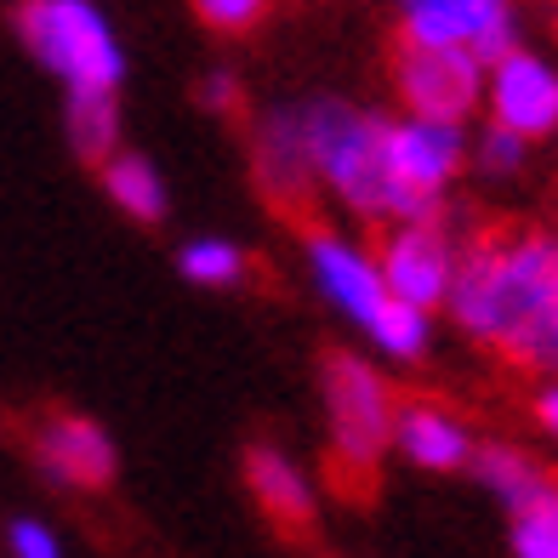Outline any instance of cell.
Masks as SVG:
<instances>
[{"mask_svg": "<svg viewBox=\"0 0 558 558\" xmlns=\"http://www.w3.org/2000/svg\"><path fill=\"white\" fill-rule=\"evenodd\" d=\"M302 155H308L314 189H331L353 217L365 222H439V199L411 194L388 166V120L348 109L337 97H314V104H291Z\"/></svg>", "mask_w": 558, "mask_h": 558, "instance_id": "obj_1", "label": "cell"}, {"mask_svg": "<svg viewBox=\"0 0 558 558\" xmlns=\"http://www.w3.org/2000/svg\"><path fill=\"white\" fill-rule=\"evenodd\" d=\"M558 296V245L530 228H490L456 257L445 308L468 337L507 342L519 325Z\"/></svg>", "mask_w": 558, "mask_h": 558, "instance_id": "obj_2", "label": "cell"}, {"mask_svg": "<svg viewBox=\"0 0 558 558\" xmlns=\"http://www.w3.org/2000/svg\"><path fill=\"white\" fill-rule=\"evenodd\" d=\"M17 35L46 74H58L69 92H120L125 52L114 23L97 0H23Z\"/></svg>", "mask_w": 558, "mask_h": 558, "instance_id": "obj_3", "label": "cell"}, {"mask_svg": "<svg viewBox=\"0 0 558 558\" xmlns=\"http://www.w3.org/2000/svg\"><path fill=\"white\" fill-rule=\"evenodd\" d=\"M308 268H314V286L331 296L383 353L416 360V353L427 348V314L411 308V302H399L383 286L376 257H365L360 245H348L342 234H308Z\"/></svg>", "mask_w": 558, "mask_h": 558, "instance_id": "obj_4", "label": "cell"}, {"mask_svg": "<svg viewBox=\"0 0 558 558\" xmlns=\"http://www.w3.org/2000/svg\"><path fill=\"white\" fill-rule=\"evenodd\" d=\"M325 411H331V450L348 473H371L393 445V393L360 353H325Z\"/></svg>", "mask_w": 558, "mask_h": 558, "instance_id": "obj_5", "label": "cell"}, {"mask_svg": "<svg viewBox=\"0 0 558 558\" xmlns=\"http://www.w3.org/2000/svg\"><path fill=\"white\" fill-rule=\"evenodd\" d=\"M393 92L416 120L462 125L485 97V63L462 46H393Z\"/></svg>", "mask_w": 558, "mask_h": 558, "instance_id": "obj_6", "label": "cell"}, {"mask_svg": "<svg viewBox=\"0 0 558 558\" xmlns=\"http://www.w3.org/2000/svg\"><path fill=\"white\" fill-rule=\"evenodd\" d=\"M399 40L411 46H462L478 63L513 52L519 17L513 0H399Z\"/></svg>", "mask_w": 558, "mask_h": 558, "instance_id": "obj_7", "label": "cell"}, {"mask_svg": "<svg viewBox=\"0 0 558 558\" xmlns=\"http://www.w3.org/2000/svg\"><path fill=\"white\" fill-rule=\"evenodd\" d=\"M376 274H383V286L399 302L434 314L445 302V291H450L456 251H450L439 222H393L388 240H383V257H376Z\"/></svg>", "mask_w": 558, "mask_h": 558, "instance_id": "obj_8", "label": "cell"}, {"mask_svg": "<svg viewBox=\"0 0 558 558\" xmlns=\"http://www.w3.org/2000/svg\"><path fill=\"white\" fill-rule=\"evenodd\" d=\"M485 97H490V125L536 143L558 132V69H547L530 52H507L485 69Z\"/></svg>", "mask_w": 558, "mask_h": 558, "instance_id": "obj_9", "label": "cell"}, {"mask_svg": "<svg viewBox=\"0 0 558 558\" xmlns=\"http://www.w3.org/2000/svg\"><path fill=\"white\" fill-rule=\"evenodd\" d=\"M462 160H468L462 125H439V120H416V114L388 120V166L411 194L439 199L445 183L462 171Z\"/></svg>", "mask_w": 558, "mask_h": 558, "instance_id": "obj_10", "label": "cell"}, {"mask_svg": "<svg viewBox=\"0 0 558 558\" xmlns=\"http://www.w3.org/2000/svg\"><path fill=\"white\" fill-rule=\"evenodd\" d=\"M251 166H257V183L274 206L296 211L302 199H314V171L302 155V132H296V109H268L251 132Z\"/></svg>", "mask_w": 558, "mask_h": 558, "instance_id": "obj_11", "label": "cell"}, {"mask_svg": "<svg viewBox=\"0 0 558 558\" xmlns=\"http://www.w3.org/2000/svg\"><path fill=\"white\" fill-rule=\"evenodd\" d=\"M40 462L74 490H104L114 478V439L92 416H52L40 427Z\"/></svg>", "mask_w": 558, "mask_h": 558, "instance_id": "obj_12", "label": "cell"}, {"mask_svg": "<svg viewBox=\"0 0 558 558\" xmlns=\"http://www.w3.org/2000/svg\"><path fill=\"white\" fill-rule=\"evenodd\" d=\"M393 445L427 473H450V468L473 462L468 427L450 411H439V404H399L393 411Z\"/></svg>", "mask_w": 558, "mask_h": 558, "instance_id": "obj_13", "label": "cell"}, {"mask_svg": "<svg viewBox=\"0 0 558 558\" xmlns=\"http://www.w3.org/2000/svg\"><path fill=\"white\" fill-rule=\"evenodd\" d=\"M245 485H251V496H257V507L274 524L302 530L314 519V485H308V473H302L286 450H274V445L245 450Z\"/></svg>", "mask_w": 558, "mask_h": 558, "instance_id": "obj_14", "label": "cell"}, {"mask_svg": "<svg viewBox=\"0 0 558 558\" xmlns=\"http://www.w3.org/2000/svg\"><path fill=\"white\" fill-rule=\"evenodd\" d=\"M104 194L114 199L125 217H137V222H160L166 206H171L166 177L148 166L143 155H120V148L104 160Z\"/></svg>", "mask_w": 558, "mask_h": 558, "instance_id": "obj_15", "label": "cell"}, {"mask_svg": "<svg viewBox=\"0 0 558 558\" xmlns=\"http://www.w3.org/2000/svg\"><path fill=\"white\" fill-rule=\"evenodd\" d=\"M69 143L81 160L104 166L114 148H120V104L109 92H69Z\"/></svg>", "mask_w": 558, "mask_h": 558, "instance_id": "obj_16", "label": "cell"}, {"mask_svg": "<svg viewBox=\"0 0 558 558\" xmlns=\"http://www.w3.org/2000/svg\"><path fill=\"white\" fill-rule=\"evenodd\" d=\"M473 462H478V478H485V485H490L507 507H513V513H519L524 501H536L542 490H553V485H558V478H547L536 462H524L519 450H501V445L478 450Z\"/></svg>", "mask_w": 558, "mask_h": 558, "instance_id": "obj_17", "label": "cell"}, {"mask_svg": "<svg viewBox=\"0 0 558 558\" xmlns=\"http://www.w3.org/2000/svg\"><path fill=\"white\" fill-rule=\"evenodd\" d=\"M501 353L513 365H524V371H542V376H558V296L547 302V308H536L513 337L501 342Z\"/></svg>", "mask_w": 558, "mask_h": 558, "instance_id": "obj_18", "label": "cell"}, {"mask_svg": "<svg viewBox=\"0 0 558 558\" xmlns=\"http://www.w3.org/2000/svg\"><path fill=\"white\" fill-rule=\"evenodd\" d=\"M513 553L519 558H558V485L513 513Z\"/></svg>", "mask_w": 558, "mask_h": 558, "instance_id": "obj_19", "label": "cell"}, {"mask_svg": "<svg viewBox=\"0 0 558 558\" xmlns=\"http://www.w3.org/2000/svg\"><path fill=\"white\" fill-rule=\"evenodd\" d=\"M177 268H183V279H194V286H234L245 274V251L228 245V240H194V245H183Z\"/></svg>", "mask_w": 558, "mask_h": 558, "instance_id": "obj_20", "label": "cell"}, {"mask_svg": "<svg viewBox=\"0 0 558 558\" xmlns=\"http://www.w3.org/2000/svg\"><path fill=\"white\" fill-rule=\"evenodd\" d=\"M268 7L274 0H194V17L217 35H245L268 17Z\"/></svg>", "mask_w": 558, "mask_h": 558, "instance_id": "obj_21", "label": "cell"}, {"mask_svg": "<svg viewBox=\"0 0 558 558\" xmlns=\"http://www.w3.org/2000/svg\"><path fill=\"white\" fill-rule=\"evenodd\" d=\"M7 547H12V558H63L58 536H52L40 519H17V524L7 530Z\"/></svg>", "mask_w": 558, "mask_h": 558, "instance_id": "obj_22", "label": "cell"}, {"mask_svg": "<svg viewBox=\"0 0 558 558\" xmlns=\"http://www.w3.org/2000/svg\"><path fill=\"white\" fill-rule=\"evenodd\" d=\"M519 160H524V137L501 132V125H490V132L478 137V166L485 171H513Z\"/></svg>", "mask_w": 558, "mask_h": 558, "instance_id": "obj_23", "label": "cell"}, {"mask_svg": "<svg viewBox=\"0 0 558 558\" xmlns=\"http://www.w3.org/2000/svg\"><path fill=\"white\" fill-rule=\"evenodd\" d=\"M199 104H206V109H234V104H240V81H234L228 69L206 74V86H199Z\"/></svg>", "mask_w": 558, "mask_h": 558, "instance_id": "obj_24", "label": "cell"}, {"mask_svg": "<svg viewBox=\"0 0 558 558\" xmlns=\"http://www.w3.org/2000/svg\"><path fill=\"white\" fill-rule=\"evenodd\" d=\"M536 416H542V422H547V427H553V434H558V388H553V393H542V399H536Z\"/></svg>", "mask_w": 558, "mask_h": 558, "instance_id": "obj_25", "label": "cell"}]
</instances>
